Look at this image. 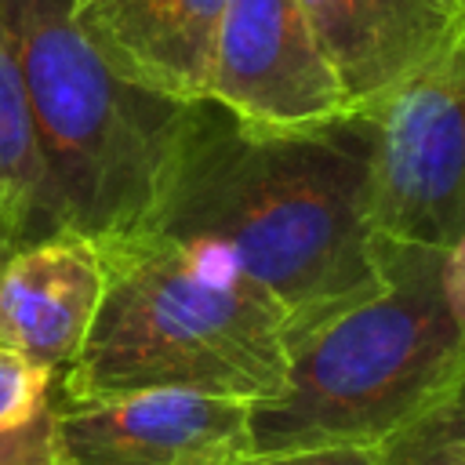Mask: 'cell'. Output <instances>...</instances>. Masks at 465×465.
<instances>
[{"label":"cell","instance_id":"17","mask_svg":"<svg viewBox=\"0 0 465 465\" xmlns=\"http://www.w3.org/2000/svg\"><path fill=\"white\" fill-rule=\"evenodd\" d=\"M15 247H18V243H15V240H11V236H7V229H4V225H0V262H4V258H7V254H11V251H15Z\"/></svg>","mask_w":465,"mask_h":465},{"label":"cell","instance_id":"4","mask_svg":"<svg viewBox=\"0 0 465 465\" xmlns=\"http://www.w3.org/2000/svg\"><path fill=\"white\" fill-rule=\"evenodd\" d=\"M36 153L62 229L94 243L145 214L174 102L145 94L98 58L73 0H11Z\"/></svg>","mask_w":465,"mask_h":465},{"label":"cell","instance_id":"9","mask_svg":"<svg viewBox=\"0 0 465 465\" xmlns=\"http://www.w3.org/2000/svg\"><path fill=\"white\" fill-rule=\"evenodd\" d=\"M225 0H73V22L124 84L185 105L207 98Z\"/></svg>","mask_w":465,"mask_h":465},{"label":"cell","instance_id":"7","mask_svg":"<svg viewBox=\"0 0 465 465\" xmlns=\"http://www.w3.org/2000/svg\"><path fill=\"white\" fill-rule=\"evenodd\" d=\"M247 400L134 389L62 400L58 465H236L251 454Z\"/></svg>","mask_w":465,"mask_h":465},{"label":"cell","instance_id":"11","mask_svg":"<svg viewBox=\"0 0 465 465\" xmlns=\"http://www.w3.org/2000/svg\"><path fill=\"white\" fill-rule=\"evenodd\" d=\"M0 225L18 247L65 232L29 124L11 0H0Z\"/></svg>","mask_w":465,"mask_h":465},{"label":"cell","instance_id":"10","mask_svg":"<svg viewBox=\"0 0 465 465\" xmlns=\"http://www.w3.org/2000/svg\"><path fill=\"white\" fill-rule=\"evenodd\" d=\"M345 98L371 109L454 29L465 0H298Z\"/></svg>","mask_w":465,"mask_h":465},{"label":"cell","instance_id":"13","mask_svg":"<svg viewBox=\"0 0 465 465\" xmlns=\"http://www.w3.org/2000/svg\"><path fill=\"white\" fill-rule=\"evenodd\" d=\"M443 400L381 447L385 465H465V432L454 425Z\"/></svg>","mask_w":465,"mask_h":465},{"label":"cell","instance_id":"8","mask_svg":"<svg viewBox=\"0 0 465 465\" xmlns=\"http://www.w3.org/2000/svg\"><path fill=\"white\" fill-rule=\"evenodd\" d=\"M102 291L105 265L91 236L65 229L15 247L0 262V349L62 374L87 341Z\"/></svg>","mask_w":465,"mask_h":465},{"label":"cell","instance_id":"5","mask_svg":"<svg viewBox=\"0 0 465 465\" xmlns=\"http://www.w3.org/2000/svg\"><path fill=\"white\" fill-rule=\"evenodd\" d=\"M360 116L371 134L367 207L378 236L447 247L465 232V11L450 36Z\"/></svg>","mask_w":465,"mask_h":465},{"label":"cell","instance_id":"16","mask_svg":"<svg viewBox=\"0 0 465 465\" xmlns=\"http://www.w3.org/2000/svg\"><path fill=\"white\" fill-rule=\"evenodd\" d=\"M443 403H447V411H450L454 425H458V429L465 432V378H461V381H458V385L450 389V396H447Z\"/></svg>","mask_w":465,"mask_h":465},{"label":"cell","instance_id":"15","mask_svg":"<svg viewBox=\"0 0 465 465\" xmlns=\"http://www.w3.org/2000/svg\"><path fill=\"white\" fill-rule=\"evenodd\" d=\"M440 280H443V298H447V305H450V316L465 327V232H458V236L443 247Z\"/></svg>","mask_w":465,"mask_h":465},{"label":"cell","instance_id":"1","mask_svg":"<svg viewBox=\"0 0 465 465\" xmlns=\"http://www.w3.org/2000/svg\"><path fill=\"white\" fill-rule=\"evenodd\" d=\"M367 160L360 113L327 131L287 134L247 127L211 98L185 102L134 229L207 251L262 283L287 312L291 345L385 280Z\"/></svg>","mask_w":465,"mask_h":465},{"label":"cell","instance_id":"14","mask_svg":"<svg viewBox=\"0 0 465 465\" xmlns=\"http://www.w3.org/2000/svg\"><path fill=\"white\" fill-rule=\"evenodd\" d=\"M236 465H385L378 447L327 443V447H294V450H265L243 454Z\"/></svg>","mask_w":465,"mask_h":465},{"label":"cell","instance_id":"2","mask_svg":"<svg viewBox=\"0 0 465 465\" xmlns=\"http://www.w3.org/2000/svg\"><path fill=\"white\" fill-rule=\"evenodd\" d=\"M105 291L62 400L193 389L269 400L287 378V312L229 262L145 229L98 240Z\"/></svg>","mask_w":465,"mask_h":465},{"label":"cell","instance_id":"6","mask_svg":"<svg viewBox=\"0 0 465 465\" xmlns=\"http://www.w3.org/2000/svg\"><path fill=\"white\" fill-rule=\"evenodd\" d=\"M207 98L258 131H327L356 116L298 0H225Z\"/></svg>","mask_w":465,"mask_h":465},{"label":"cell","instance_id":"12","mask_svg":"<svg viewBox=\"0 0 465 465\" xmlns=\"http://www.w3.org/2000/svg\"><path fill=\"white\" fill-rule=\"evenodd\" d=\"M58 378L0 349V465H58Z\"/></svg>","mask_w":465,"mask_h":465},{"label":"cell","instance_id":"3","mask_svg":"<svg viewBox=\"0 0 465 465\" xmlns=\"http://www.w3.org/2000/svg\"><path fill=\"white\" fill-rule=\"evenodd\" d=\"M440 262L443 247L385 240L381 287L291 338L280 392L251 403V454L381 450L465 378V327L443 298Z\"/></svg>","mask_w":465,"mask_h":465}]
</instances>
